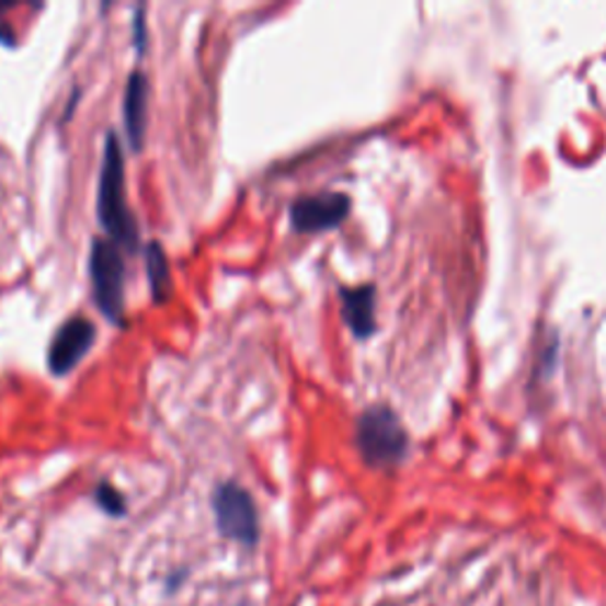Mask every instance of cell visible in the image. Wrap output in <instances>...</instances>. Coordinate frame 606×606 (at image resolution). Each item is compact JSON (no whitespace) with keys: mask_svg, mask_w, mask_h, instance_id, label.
<instances>
[{"mask_svg":"<svg viewBox=\"0 0 606 606\" xmlns=\"http://www.w3.org/2000/svg\"><path fill=\"white\" fill-rule=\"evenodd\" d=\"M133 28H136V48L138 53H145V43H147V34H145V8L136 10V22H133Z\"/></svg>","mask_w":606,"mask_h":606,"instance_id":"8fae6325","label":"cell"},{"mask_svg":"<svg viewBox=\"0 0 606 606\" xmlns=\"http://www.w3.org/2000/svg\"><path fill=\"white\" fill-rule=\"evenodd\" d=\"M351 214V197L344 192H320L291 204L289 220L294 232H322L342 226Z\"/></svg>","mask_w":606,"mask_h":606,"instance_id":"5b68a950","label":"cell"},{"mask_svg":"<svg viewBox=\"0 0 606 606\" xmlns=\"http://www.w3.org/2000/svg\"><path fill=\"white\" fill-rule=\"evenodd\" d=\"M216 526L226 538L254 547L259 542V514L251 495L240 483L226 481L214 491Z\"/></svg>","mask_w":606,"mask_h":606,"instance_id":"277c9868","label":"cell"},{"mask_svg":"<svg viewBox=\"0 0 606 606\" xmlns=\"http://www.w3.org/2000/svg\"><path fill=\"white\" fill-rule=\"evenodd\" d=\"M145 261H147V277H150V289L157 304H164L171 294V268H169V259L161 249L159 242H150L145 251Z\"/></svg>","mask_w":606,"mask_h":606,"instance_id":"9c48e42d","label":"cell"},{"mask_svg":"<svg viewBox=\"0 0 606 606\" xmlns=\"http://www.w3.org/2000/svg\"><path fill=\"white\" fill-rule=\"evenodd\" d=\"M95 500H98V505L112 516L126 514V500L112 483H100L98 491H95Z\"/></svg>","mask_w":606,"mask_h":606,"instance_id":"30bf717a","label":"cell"},{"mask_svg":"<svg viewBox=\"0 0 606 606\" xmlns=\"http://www.w3.org/2000/svg\"><path fill=\"white\" fill-rule=\"evenodd\" d=\"M356 443L363 460L377 469L401 465L410 448L401 418L387 405H373L363 412L356 426Z\"/></svg>","mask_w":606,"mask_h":606,"instance_id":"7a4b0ae2","label":"cell"},{"mask_svg":"<svg viewBox=\"0 0 606 606\" xmlns=\"http://www.w3.org/2000/svg\"><path fill=\"white\" fill-rule=\"evenodd\" d=\"M95 336H98L95 324L88 318L77 316L67 320L62 328L57 330L53 344L48 348L50 373L57 377L71 373V369L81 363L85 353L93 348Z\"/></svg>","mask_w":606,"mask_h":606,"instance_id":"8992f818","label":"cell"},{"mask_svg":"<svg viewBox=\"0 0 606 606\" xmlns=\"http://www.w3.org/2000/svg\"><path fill=\"white\" fill-rule=\"evenodd\" d=\"M124 277L126 265L122 249L112 240H95L91 249V279L100 313L122 324L124 318Z\"/></svg>","mask_w":606,"mask_h":606,"instance_id":"3957f363","label":"cell"},{"mask_svg":"<svg viewBox=\"0 0 606 606\" xmlns=\"http://www.w3.org/2000/svg\"><path fill=\"white\" fill-rule=\"evenodd\" d=\"M147 88L145 73L133 71L126 83L124 95V122H126V136L133 147V152H140L145 145V130H147Z\"/></svg>","mask_w":606,"mask_h":606,"instance_id":"ba28073f","label":"cell"},{"mask_svg":"<svg viewBox=\"0 0 606 606\" xmlns=\"http://www.w3.org/2000/svg\"><path fill=\"white\" fill-rule=\"evenodd\" d=\"M342 316L356 339H367L377 332V289L375 285L342 287Z\"/></svg>","mask_w":606,"mask_h":606,"instance_id":"52a82bcc","label":"cell"},{"mask_svg":"<svg viewBox=\"0 0 606 606\" xmlns=\"http://www.w3.org/2000/svg\"><path fill=\"white\" fill-rule=\"evenodd\" d=\"M98 218L102 228L110 232L116 244H124L128 251L138 247V224L126 204V173L119 138L110 133L102 157L100 187H98Z\"/></svg>","mask_w":606,"mask_h":606,"instance_id":"6da1fadb","label":"cell"}]
</instances>
